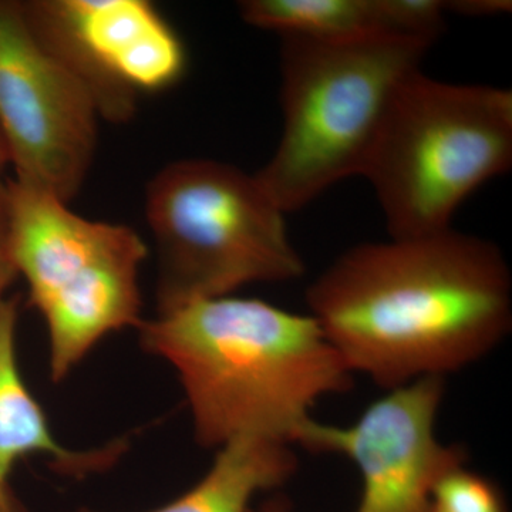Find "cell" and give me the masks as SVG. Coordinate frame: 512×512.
Returning a JSON list of instances; mask_svg holds the SVG:
<instances>
[{"label":"cell","mask_w":512,"mask_h":512,"mask_svg":"<svg viewBox=\"0 0 512 512\" xmlns=\"http://www.w3.org/2000/svg\"><path fill=\"white\" fill-rule=\"evenodd\" d=\"M306 301L349 369L386 390L473 365L512 325L503 252L453 228L357 245L313 281Z\"/></svg>","instance_id":"1"},{"label":"cell","mask_w":512,"mask_h":512,"mask_svg":"<svg viewBox=\"0 0 512 512\" xmlns=\"http://www.w3.org/2000/svg\"><path fill=\"white\" fill-rule=\"evenodd\" d=\"M137 330L141 348L180 377L202 447L238 437L295 444L316 403L352 387L318 320L261 299H202Z\"/></svg>","instance_id":"2"},{"label":"cell","mask_w":512,"mask_h":512,"mask_svg":"<svg viewBox=\"0 0 512 512\" xmlns=\"http://www.w3.org/2000/svg\"><path fill=\"white\" fill-rule=\"evenodd\" d=\"M431 46L407 37L320 42L281 36L284 130L255 177L285 214L362 174L390 101L421 70Z\"/></svg>","instance_id":"3"},{"label":"cell","mask_w":512,"mask_h":512,"mask_svg":"<svg viewBox=\"0 0 512 512\" xmlns=\"http://www.w3.org/2000/svg\"><path fill=\"white\" fill-rule=\"evenodd\" d=\"M511 165V90L417 70L390 101L360 177L372 184L390 237L416 238L453 228L460 205Z\"/></svg>","instance_id":"4"},{"label":"cell","mask_w":512,"mask_h":512,"mask_svg":"<svg viewBox=\"0 0 512 512\" xmlns=\"http://www.w3.org/2000/svg\"><path fill=\"white\" fill-rule=\"evenodd\" d=\"M148 227L158 258V313L242 286L305 274L285 212L255 174L214 160L165 165L147 187Z\"/></svg>","instance_id":"5"},{"label":"cell","mask_w":512,"mask_h":512,"mask_svg":"<svg viewBox=\"0 0 512 512\" xmlns=\"http://www.w3.org/2000/svg\"><path fill=\"white\" fill-rule=\"evenodd\" d=\"M8 188L13 259L45 320L50 377L59 383L110 333L144 322L138 278L146 242L36 188L15 180Z\"/></svg>","instance_id":"6"},{"label":"cell","mask_w":512,"mask_h":512,"mask_svg":"<svg viewBox=\"0 0 512 512\" xmlns=\"http://www.w3.org/2000/svg\"><path fill=\"white\" fill-rule=\"evenodd\" d=\"M100 120L93 93L36 35L22 0H0V137L16 183L70 204L92 168Z\"/></svg>","instance_id":"7"},{"label":"cell","mask_w":512,"mask_h":512,"mask_svg":"<svg viewBox=\"0 0 512 512\" xmlns=\"http://www.w3.org/2000/svg\"><path fill=\"white\" fill-rule=\"evenodd\" d=\"M36 35L83 83L101 119L126 123L140 94L180 82L187 53L175 30L146 0H22Z\"/></svg>","instance_id":"8"},{"label":"cell","mask_w":512,"mask_h":512,"mask_svg":"<svg viewBox=\"0 0 512 512\" xmlns=\"http://www.w3.org/2000/svg\"><path fill=\"white\" fill-rule=\"evenodd\" d=\"M443 396V377H423L389 390L352 426L312 419L295 444L356 464L363 481L356 512H429L440 478L467 461L466 450L437 439Z\"/></svg>","instance_id":"9"},{"label":"cell","mask_w":512,"mask_h":512,"mask_svg":"<svg viewBox=\"0 0 512 512\" xmlns=\"http://www.w3.org/2000/svg\"><path fill=\"white\" fill-rule=\"evenodd\" d=\"M239 10L255 28L320 42L407 37L434 45L447 16L443 0H245Z\"/></svg>","instance_id":"10"},{"label":"cell","mask_w":512,"mask_h":512,"mask_svg":"<svg viewBox=\"0 0 512 512\" xmlns=\"http://www.w3.org/2000/svg\"><path fill=\"white\" fill-rule=\"evenodd\" d=\"M18 298H0V481L9 483L23 458L42 456L60 476L82 480L116 466L128 450L127 440L90 450H73L57 441L40 404L20 375L16 355Z\"/></svg>","instance_id":"11"},{"label":"cell","mask_w":512,"mask_h":512,"mask_svg":"<svg viewBox=\"0 0 512 512\" xmlns=\"http://www.w3.org/2000/svg\"><path fill=\"white\" fill-rule=\"evenodd\" d=\"M291 446L264 437L228 441L218 448L210 470L194 487L150 512H248L256 494L281 487L298 470Z\"/></svg>","instance_id":"12"},{"label":"cell","mask_w":512,"mask_h":512,"mask_svg":"<svg viewBox=\"0 0 512 512\" xmlns=\"http://www.w3.org/2000/svg\"><path fill=\"white\" fill-rule=\"evenodd\" d=\"M440 512H507L504 495L490 478L461 466L448 471L433 490Z\"/></svg>","instance_id":"13"},{"label":"cell","mask_w":512,"mask_h":512,"mask_svg":"<svg viewBox=\"0 0 512 512\" xmlns=\"http://www.w3.org/2000/svg\"><path fill=\"white\" fill-rule=\"evenodd\" d=\"M19 278L10 239V204L8 180L0 178V298Z\"/></svg>","instance_id":"14"},{"label":"cell","mask_w":512,"mask_h":512,"mask_svg":"<svg viewBox=\"0 0 512 512\" xmlns=\"http://www.w3.org/2000/svg\"><path fill=\"white\" fill-rule=\"evenodd\" d=\"M446 13L468 16V18H485V16L504 15L511 12L510 0H443Z\"/></svg>","instance_id":"15"},{"label":"cell","mask_w":512,"mask_h":512,"mask_svg":"<svg viewBox=\"0 0 512 512\" xmlns=\"http://www.w3.org/2000/svg\"><path fill=\"white\" fill-rule=\"evenodd\" d=\"M0 512H25L18 498L10 490L9 483L0 481Z\"/></svg>","instance_id":"16"},{"label":"cell","mask_w":512,"mask_h":512,"mask_svg":"<svg viewBox=\"0 0 512 512\" xmlns=\"http://www.w3.org/2000/svg\"><path fill=\"white\" fill-rule=\"evenodd\" d=\"M256 512H292L291 503L284 495H276V497L265 501Z\"/></svg>","instance_id":"17"},{"label":"cell","mask_w":512,"mask_h":512,"mask_svg":"<svg viewBox=\"0 0 512 512\" xmlns=\"http://www.w3.org/2000/svg\"><path fill=\"white\" fill-rule=\"evenodd\" d=\"M9 167L8 153H6L5 144H3L2 137H0V178H3L6 168Z\"/></svg>","instance_id":"18"},{"label":"cell","mask_w":512,"mask_h":512,"mask_svg":"<svg viewBox=\"0 0 512 512\" xmlns=\"http://www.w3.org/2000/svg\"><path fill=\"white\" fill-rule=\"evenodd\" d=\"M429 512H440V511H439V510H437V508H436V507H434V505H433V507H431V510H430Z\"/></svg>","instance_id":"19"}]
</instances>
